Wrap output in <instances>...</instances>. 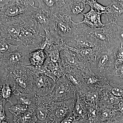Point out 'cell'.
Segmentation results:
<instances>
[{
	"label": "cell",
	"mask_w": 123,
	"mask_h": 123,
	"mask_svg": "<svg viewBox=\"0 0 123 123\" xmlns=\"http://www.w3.org/2000/svg\"><path fill=\"white\" fill-rule=\"evenodd\" d=\"M7 72L10 81L13 85L14 95L21 93L36 95L33 91V76L27 66H20Z\"/></svg>",
	"instance_id": "obj_1"
},
{
	"label": "cell",
	"mask_w": 123,
	"mask_h": 123,
	"mask_svg": "<svg viewBox=\"0 0 123 123\" xmlns=\"http://www.w3.org/2000/svg\"><path fill=\"white\" fill-rule=\"evenodd\" d=\"M117 25L107 23L102 27L92 28L81 24V28L84 32L92 35L98 40L104 43L106 48H117L120 45L117 37Z\"/></svg>",
	"instance_id": "obj_2"
},
{
	"label": "cell",
	"mask_w": 123,
	"mask_h": 123,
	"mask_svg": "<svg viewBox=\"0 0 123 123\" xmlns=\"http://www.w3.org/2000/svg\"><path fill=\"white\" fill-rule=\"evenodd\" d=\"M118 48L104 49L91 65L92 72L105 78L112 73L116 68L115 54Z\"/></svg>",
	"instance_id": "obj_3"
},
{
	"label": "cell",
	"mask_w": 123,
	"mask_h": 123,
	"mask_svg": "<svg viewBox=\"0 0 123 123\" xmlns=\"http://www.w3.org/2000/svg\"><path fill=\"white\" fill-rule=\"evenodd\" d=\"M32 49L30 46H24L6 55L0 61V68L9 71L20 66L30 65L29 55Z\"/></svg>",
	"instance_id": "obj_4"
},
{
	"label": "cell",
	"mask_w": 123,
	"mask_h": 123,
	"mask_svg": "<svg viewBox=\"0 0 123 123\" xmlns=\"http://www.w3.org/2000/svg\"><path fill=\"white\" fill-rule=\"evenodd\" d=\"M72 17L60 12L53 14V31L62 40L75 36L77 33V23Z\"/></svg>",
	"instance_id": "obj_5"
},
{
	"label": "cell",
	"mask_w": 123,
	"mask_h": 123,
	"mask_svg": "<svg viewBox=\"0 0 123 123\" xmlns=\"http://www.w3.org/2000/svg\"><path fill=\"white\" fill-rule=\"evenodd\" d=\"M37 7L24 6L12 0L0 9V23L25 15H33Z\"/></svg>",
	"instance_id": "obj_6"
},
{
	"label": "cell",
	"mask_w": 123,
	"mask_h": 123,
	"mask_svg": "<svg viewBox=\"0 0 123 123\" xmlns=\"http://www.w3.org/2000/svg\"><path fill=\"white\" fill-rule=\"evenodd\" d=\"M77 91L65 75L56 80L55 88L50 94L53 102L76 98Z\"/></svg>",
	"instance_id": "obj_7"
},
{
	"label": "cell",
	"mask_w": 123,
	"mask_h": 123,
	"mask_svg": "<svg viewBox=\"0 0 123 123\" xmlns=\"http://www.w3.org/2000/svg\"><path fill=\"white\" fill-rule=\"evenodd\" d=\"M77 98L53 102L49 110V117L52 123H60L72 112Z\"/></svg>",
	"instance_id": "obj_8"
},
{
	"label": "cell",
	"mask_w": 123,
	"mask_h": 123,
	"mask_svg": "<svg viewBox=\"0 0 123 123\" xmlns=\"http://www.w3.org/2000/svg\"><path fill=\"white\" fill-rule=\"evenodd\" d=\"M60 56L62 64L66 73L70 72L74 69L82 71L90 70L88 66L81 60L76 52L68 47L61 51Z\"/></svg>",
	"instance_id": "obj_9"
},
{
	"label": "cell",
	"mask_w": 123,
	"mask_h": 123,
	"mask_svg": "<svg viewBox=\"0 0 123 123\" xmlns=\"http://www.w3.org/2000/svg\"><path fill=\"white\" fill-rule=\"evenodd\" d=\"M33 76V91L38 97L50 94L55 88V82L50 77L36 74Z\"/></svg>",
	"instance_id": "obj_10"
},
{
	"label": "cell",
	"mask_w": 123,
	"mask_h": 123,
	"mask_svg": "<svg viewBox=\"0 0 123 123\" xmlns=\"http://www.w3.org/2000/svg\"><path fill=\"white\" fill-rule=\"evenodd\" d=\"M53 102L50 94L37 97V101L34 109L37 119L36 123H52L49 117V110Z\"/></svg>",
	"instance_id": "obj_11"
},
{
	"label": "cell",
	"mask_w": 123,
	"mask_h": 123,
	"mask_svg": "<svg viewBox=\"0 0 123 123\" xmlns=\"http://www.w3.org/2000/svg\"><path fill=\"white\" fill-rule=\"evenodd\" d=\"M82 74L85 82L90 89L101 91L110 87V83L105 78L94 73L91 70L82 71Z\"/></svg>",
	"instance_id": "obj_12"
},
{
	"label": "cell",
	"mask_w": 123,
	"mask_h": 123,
	"mask_svg": "<svg viewBox=\"0 0 123 123\" xmlns=\"http://www.w3.org/2000/svg\"><path fill=\"white\" fill-rule=\"evenodd\" d=\"M87 2V0H65L63 6L58 12L72 18L76 17L86 9Z\"/></svg>",
	"instance_id": "obj_13"
},
{
	"label": "cell",
	"mask_w": 123,
	"mask_h": 123,
	"mask_svg": "<svg viewBox=\"0 0 123 123\" xmlns=\"http://www.w3.org/2000/svg\"><path fill=\"white\" fill-rule=\"evenodd\" d=\"M53 14L37 7L32 15L38 26L45 31H51L53 30Z\"/></svg>",
	"instance_id": "obj_14"
},
{
	"label": "cell",
	"mask_w": 123,
	"mask_h": 123,
	"mask_svg": "<svg viewBox=\"0 0 123 123\" xmlns=\"http://www.w3.org/2000/svg\"><path fill=\"white\" fill-rule=\"evenodd\" d=\"M11 85L8 73L5 70L0 81V104L4 106L7 102L9 103L11 106L13 105L12 96L13 94Z\"/></svg>",
	"instance_id": "obj_15"
},
{
	"label": "cell",
	"mask_w": 123,
	"mask_h": 123,
	"mask_svg": "<svg viewBox=\"0 0 123 123\" xmlns=\"http://www.w3.org/2000/svg\"><path fill=\"white\" fill-rule=\"evenodd\" d=\"M70 50L76 52L79 57L90 69L92 64L98 55L104 49L99 47L75 49L67 47Z\"/></svg>",
	"instance_id": "obj_16"
},
{
	"label": "cell",
	"mask_w": 123,
	"mask_h": 123,
	"mask_svg": "<svg viewBox=\"0 0 123 123\" xmlns=\"http://www.w3.org/2000/svg\"><path fill=\"white\" fill-rule=\"evenodd\" d=\"M103 15L106 18L107 23L118 24V22H123V6L112 2L106 6Z\"/></svg>",
	"instance_id": "obj_17"
},
{
	"label": "cell",
	"mask_w": 123,
	"mask_h": 123,
	"mask_svg": "<svg viewBox=\"0 0 123 123\" xmlns=\"http://www.w3.org/2000/svg\"><path fill=\"white\" fill-rule=\"evenodd\" d=\"M65 75L74 86L78 93L82 94L91 89L85 82L82 70L74 69Z\"/></svg>",
	"instance_id": "obj_18"
},
{
	"label": "cell",
	"mask_w": 123,
	"mask_h": 123,
	"mask_svg": "<svg viewBox=\"0 0 123 123\" xmlns=\"http://www.w3.org/2000/svg\"><path fill=\"white\" fill-rule=\"evenodd\" d=\"M84 16V19L79 23L84 24L92 28L102 27L105 25L102 22V14L98 13L94 10L91 8L90 10L86 13H82Z\"/></svg>",
	"instance_id": "obj_19"
},
{
	"label": "cell",
	"mask_w": 123,
	"mask_h": 123,
	"mask_svg": "<svg viewBox=\"0 0 123 123\" xmlns=\"http://www.w3.org/2000/svg\"><path fill=\"white\" fill-rule=\"evenodd\" d=\"M99 108V118L100 121H116L123 116L115 106L101 107Z\"/></svg>",
	"instance_id": "obj_20"
},
{
	"label": "cell",
	"mask_w": 123,
	"mask_h": 123,
	"mask_svg": "<svg viewBox=\"0 0 123 123\" xmlns=\"http://www.w3.org/2000/svg\"><path fill=\"white\" fill-rule=\"evenodd\" d=\"M120 101L107 90H103L99 93L96 105L98 107L118 105Z\"/></svg>",
	"instance_id": "obj_21"
},
{
	"label": "cell",
	"mask_w": 123,
	"mask_h": 123,
	"mask_svg": "<svg viewBox=\"0 0 123 123\" xmlns=\"http://www.w3.org/2000/svg\"><path fill=\"white\" fill-rule=\"evenodd\" d=\"M39 4L40 8L55 14L59 11L63 6L65 0H37Z\"/></svg>",
	"instance_id": "obj_22"
},
{
	"label": "cell",
	"mask_w": 123,
	"mask_h": 123,
	"mask_svg": "<svg viewBox=\"0 0 123 123\" xmlns=\"http://www.w3.org/2000/svg\"><path fill=\"white\" fill-rule=\"evenodd\" d=\"M47 57L44 49L32 48L29 55L31 65L35 67H41L44 65Z\"/></svg>",
	"instance_id": "obj_23"
},
{
	"label": "cell",
	"mask_w": 123,
	"mask_h": 123,
	"mask_svg": "<svg viewBox=\"0 0 123 123\" xmlns=\"http://www.w3.org/2000/svg\"><path fill=\"white\" fill-rule=\"evenodd\" d=\"M18 101V103L34 110L37 101L36 95L27 93H18L14 94Z\"/></svg>",
	"instance_id": "obj_24"
},
{
	"label": "cell",
	"mask_w": 123,
	"mask_h": 123,
	"mask_svg": "<svg viewBox=\"0 0 123 123\" xmlns=\"http://www.w3.org/2000/svg\"><path fill=\"white\" fill-rule=\"evenodd\" d=\"M89 107L83 98L77 94V99L73 112L75 115L85 120L87 118Z\"/></svg>",
	"instance_id": "obj_25"
},
{
	"label": "cell",
	"mask_w": 123,
	"mask_h": 123,
	"mask_svg": "<svg viewBox=\"0 0 123 123\" xmlns=\"http://www.w3.org/2000/svg\"><path fill=\"white\" fill-rule=\"evenodd\" d=\"M37 121L34 111L31 109L22 114L13 117V123H36Z\"/></svg>",
	"instance_id": "obj_26"
},
{
	"label": "cell",
	"mask_w": 123,
	"mask_h": 123,
	"mask_svg": "<svg viewBox=\"0 0 123 123\" xmlns=\"http://www.w3.org/2000/svg\"><path fill=\"white\" fill-rule=\"evenodd\" d=\"M105 78L110 83L123 86V63L116 67L114 71Z\"/></svg>",
	"instance_id": "obj_27"
},
{
	"label": "cell",
	"mask_w": 123,
	"mask_h": 123,
	"mask_svg": "<svg viewBox=\"0 0 123 123\" xmlns=\"http://www.w3.org/2000/svg\"><path fill=\"white\" fill-rule=\"evenodd\" d=\"M101 92L96 90L91 89L88 92L84 94H80L78 92L77 94L83 98L90 107L92 106L96 105L99 93Z\"/></svg>",
	"instance_id": "obj_28"
},
{
	"label": "cell",
	"mask_w": 123,
	"mask_h": 123,
	"mask_svg": "<svg viewBox=\"0 0 123 123\" xmlns=\"http://www.w3.org/2000/svg\"><path fill=\"white\" fill-rule=\"evenodd\" d=\"M19 46L11 44L3 37L0 38V59L6 55L17 50Z\"/></svg>",
	"instance_id": "obj_29"
},
{
	"label": "cell",
	"mask_w": 123,
	"mask_h": 123,
	"mask_svg": "<svg viewBox=\"0 0 123 123\" xmlns=\"http://www.w3.org/2000/svg\"><path fill=\"white\" fill-rule=\"evenodd\" d=\"M99 108L96 105L89 108L88 115L86 122V123H98L99 118Z\"/></svg>",
	"instance_id": "obj_30"
},
{
	"label": "cell",
	"mask_w": 123,
	"mask_h": 123,
	"mask_svg": "<svg viewBox=\"0 0 123 123\" xmlns=\"http://www.w3.org/2000/svg\"><path fill=\"white\" fill-rule=\"evenodd\" d=\"M110 86L107 90L117 98L120 102H123V86L110 83Z\"/></svg>",
	"instance_id": "obj_31"
},
{
	"label": "cell",
	"mask_w": 123,
	"mask_h": 123,
	"mask_svg": "<svg viewBox=\"0 0 123 123\" xmlns=\"http://www.w3.org/2000/svg\"><path fill=\"white\" fill-rule=\"evenodd\" d=\"M29 109L30 108L18 103L15 105H13L9 108V110L13 117H15L23 114Z\"/></svg>",
	"instance_id": "obj_32"
},
{
	"label": "cell",
	"mask_w": 123,
	"mask_h": 123,
	"mask_svg": "<svg viewBox=\"0 0 123 123\" xmlns=\"http://www.w3.org/2000/svg\"><path fill=\"white\" fill-rule=\"evenodd\" d=\"M86 120L75 115L73 111L60 123H83Z\"/></svg>",
	"instance_id": "obj_33"
},
{
	"label": "cell",
	"mask_w": 123,
	"mask_h": 123,
	"mask_svg": "<svg viewBox=\"0 0 123 123\" xmlns=\"http://www.w3.org/2000/svg\"><path fill=\"white\" fill-rule=\"evenodd\" d=\"M87 5L89 6L91 8L93 9L98 13L103 14L105 11L106 6H105L99 4L97 1H93L88 2Z\"/></svg>",
	"instance_id": "obj_34"
},
{
	"label": "cell",
	"mask_w": 123,
	"mask_h": 123,
	"mask_svg": "<svg viewBox=\"0 0 123 123\" xmlns=\"http://www.w3.org/2000/svg\"><path fill=\"white\" fill-rule=\"evenodd\" d=\"M115 68L123 63V43L120 44L115 54Z\"/></svg>",
	"instance_id": "obj_35"
},
{
	"label": "cell",
	"mask_w": 123,
	"mask_h": 123,
	"mask_svg": "<svg viewBox=\"0 0 123 123\" xmlns=\"http://www.w3.org/2000/svg\"><path fill=\"white\" fill-rule=\"evenodd\" d=\"M20 5L24 6H34L37 0H14Z\"/></svg>",
	"instance_id": "obj_36"
},
{
	"label": "cell",
	"mask_w": 123,
	"mask_h": 123,
	"mask_svg": "<svg viewBox=\"0 0 123 123\" xmlns=\"http://www.w3.org/2000/svg\"><path fill=\"white\" fill-rule=\"evenodd\" d=\"M117 37L120 44L123 43V26L121 27L117 25Z\"/></svg>",
	"instance_id": "obj_37"
},
{
	"label": "cell",
	"mask_w": 123,
	"mask_h": 123,
	"mask_svg": "<svg viewBox=\"0 0 123 123\" xmlns=\"http://www.w3.org/2000/svg\"><path fill=\"white\" fill-rule=\"evenodd\" d=\"M4 107V106L0 104V123L5 121L7 119H9L6 115Z\"/></svg>",
	"instance_id": "obj_38"
},
{
	"label": "cell",
	"mask_w": 123,
	"mask_h": 123,
	"mask_svg": "<svg viewBox=\"0 0 123 123\" xmlns=\"http://www.w3.org/2000/svg\"><path fill=\"white\" fill-rule=\"evenodd\" d=\"M119 111L123 115V102H120L118 105L115 106Z\"/></svg>",
	"instance_id": "obj_39"
},
{
	"label": "cell",
	"mask_w": 123,
	"mask_h": 123,
	"mask_svg": "<svg viewBox=\"0 0 123 123\" xmlns=\"http://www.w3.org/2000/svg\"><path fill=\"white\" fill-rule=\"evenodd\" d=\"M12 0H0V9Z\"/></svg>",
	"instance_id": "obj_40"
},
{
	"label": "cell",
	"mask_w": 123,
	"mask_h": 123,
	"mask_svg": "<svg viewBox=\"0 0 123 123\" xmlns=\"http://www.w3.org/2000/svg\"><path fill=\"white\" fill-rule=\"evenodd\" d=\"M112 2L121 5L123 6V0H112Z\"/></svg>",
	"instance_id": "obj_41"
},
{
	"label": "cell",
	"mask_w": 123,
	"mask_h": 123,
	"mask_svg": "<svg viewBox=\"0 0 123 123\" xmlns=\"http://www.w3.org/2000/svg\"><path fill=\"white\" fill-rule=\"evenodd\" d=\"M116 123H123V116L121 117L116 121Z\"/></svg>",
	"instance_id": "obj_42"
},
{
	"label": "cell",
	"mask_w": 123,
	"mask_h": 123,
	"mask_svg": "<svg viewBox=\"0 0 123 123\" xmlns=\"http://www.w3.org/2000/svg\"><path fill=\"white\" fill-rule=\"evenodd\" d=\"M116 121H101L98 123H116Z\"/></svg>",
	"instance_id": "obj_43"
},
{
	"label": "cell",
	"mask_w": 123,
	"mask_h": 123,
	"mask_svg": "<svg viewBox=\"0 0 123 123\" xmlns=\"http://www.w3.org/2000/svg\"><path fill=\"white\" fill-rule=\"evenodd\" d=\"M97 0H87V1H88L87 4H88V2H91V1H97Z\"/></svg>",
	"instance_id": "obj_44"
},
{
	"label": "cell",
	"mask_w": 123,
	"mask_h": 123,
	"mask_svg": "<svg viewBox=\"0 0 123 123\" xmlns=\"http://www.w3.org/2000/svg\"><path fill=\"white\" fill-rule=\"evenodd\" d=\"M1 123H8V122H6V121H4L2 122Z\"/></svg>",
	"instance_id": "obj_45"
},
{
	"label": "cell",
	"mask_w": 123,
	"mask_h": 123,
	"mask_svg": "<svg viewBox=\"0 0 123 123\" xmlns=\"http://www.w3.org/2000/svg\"><path fill=\"white\" fill-rule=\"evenodd\" d=\"M1 37H2V35H1V33L0 32V38Z\"/></svg>",
	"instance_id": "obj_46"
},
{
	"label": "cell",
	"mask_w": 123,
	"mask_h": 123,
	"mask_svg": "<svg viewBox=\"0 0 123 123\" xmlns=\"http://www.w3.org/2000/svg\"></svg>",
	"instance_id": "obj_47"
}]
</instances>
